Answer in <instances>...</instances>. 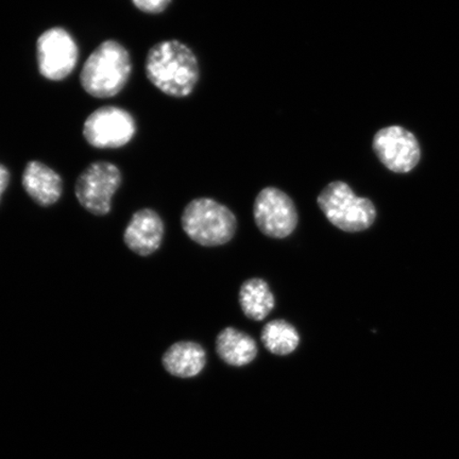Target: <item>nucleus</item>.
<instances>
[{"label": "nucleus", "mask_w": 459, "mask_h": 459, "mask_svg": "<svg viewBox=\"0 0 459 459\" xmlns=\"http://www.w3.org/2000/svg\"><path fill=\"white\" fill-rule=\"evenodd\" d=\"M132 60L127 48L115 39H107L86 59L80 83L90 96L108 100L117 96L129 82Z\"/></svg>", "instance_id": "f03ea898"}, {"label": "nucleus", "mask_w": 459, "mask_h": 459, "mask_svg": "<svg viewBox=\"0 0 459 459\" xmlns=\"http://www.w3.org/2000/svg\"><path fill=\"white\" fill-rule=\"evenodd\" d=\"M261 341L269 352L285 357L299 346L300 335L294 325L283 319H277L264 326Z\"/></svg>", "instance_id": "2eb2a0df"}, {"label": "nucleus", "mask_w": 459, "mask_h": 459, "mask_svg": "<svg viewBox=\"0 0 459 459\" xmlns=\"http://www.w3.org/2000/svg\"><path fill=\"white\" fill-rule=\"evenodd\" d=\"M145 73L149 82L174 99L191 95L200 78L196 55L177 39L160 42L149 49Z\"/></svg>", "instance_id": "f257e3e1"}, {"label": "nucleus", "mask_w": 459, "mask_h": 459, "mask_svg": "<svg viewBox=\"0 0 459 459\" xmlns=\"http://www.w3.org/2000/svg\"><path fill=\"white\" fill-rule=\"evenodd\" d=\"M82 134L89 145L99 149L122 148L134 139L136 123L123 108L105 106L85 119Z\"/></svg>", "instance_id": "423d86ee"}, {"label": "nucleus", "mask_w": 459, "mask_h": 459, "mask_svg": "<svg viewBox=\"0 0 459 459\" xmlns=\"http://www.w3.org/2000/svg\"><path fill=\"white\" fill-rule=\"evenodd\" d=\"M122 181V171L117 165L108 160H97L79 175L74 195L89 213L105 216L112 210V199Z\"/></svg>", "instance_id": "39448f33"}, {"label": "nucleus", "mask_w": 459, "mask_h": 459, "mask_svg": "<svg viewBox=\"0 0 459 459\" xmlns=\"http://www.w3.org/2000/svg\"><path fill=\"white\" fill-rule=\"evenodd\" d=\"M10 183V171L5 166L0 163V201L5 189L8 188Z\"/></svg>", "instance_id": "f3484780"}, {"label": "nucleus", "mask_w": 459, "mask_h": 459, "mask_svg": "<svg viewBox=\"0 0 459 459\" xmlns=\"http://www.w3.org/2000/svg\"><path fill=\"white\" fill-rule=\"evenodd\" d=\"M164 231V222L157 212L142 209L132 215L125 230L124 242L137 255H152L162 245Z\"/></svg>", "instance_id": "9d476101"}, {"label": "nucleus", "mask_w": 459, "mask_h": 459, "mask_svg": "<svg viewBox=\"0 0 459 459\" xmlns=\"http://www.w3.org/2000/svg\"><path fill=\"white\" fill-rule=\"evenodd\" d=\"M79 48L72 34L62 27L44 31L37 41L39 72L50 82L70 77L77 66Z\"/></svg>", "instance_id": "0eeeda50"}, {"label": "nucleus", "mask_w": 459, "mask_h": 459, "mask_svg": "<svg viewBox=\"0 0 459 459\" xmlns=\"http://www.w3.org/2000/svg\"><path fill=\"white\" fill-rule=\"evenodd\" d=\"M239 304L247 318L262 321L272 313L275 301L266 281L254 278L240 286Z\"/></svg>", "instance_id": "4468645a"}, {"label": "nucleus", "mask_w": 459, "mask_h": 459, "mask_svg": "<svg viewBox=\"0 0 459 459\" xmlns=\"http://www.w3.org/2000/svg\"><path fill=\"white\" fill-rule=\"evenodd\" d=\"M22 185L28 196L43 208L56 204L63 193L61 176L39 160L28 162L22 172Z\"/></svg>", "instance_id": "9b49d317"}, {"label": "nucleus", "mask_w": 459, "mask_h": 459, "mask_svg": "<svg viewBox=\"0 0 459 459\" xmlns=\"http://www.w3.org/2000/svg\"><path fill=\"white\" fill-rule=\"evenodd\" d=\"M317 204L326 220L343 232H361L376 221L372 201L357 196L342 181L329 183L319 194Z\"/></svg>", "instance_id": "20e7f679"}, {"label": "nucleus", "mask_w": 459, "mask_h": 459, "mask_svg": "<svg viewBox=\"0 0 459 459\" xmlns=\"http://www.w3.org/2000/svg\"><path fill=\"white\" fill-rule=\"evenodd\" d=\"M183 231L204 247L225 245L238 230L232 211L210 198H197L189 203L181 216Z\"/></svg>", "instance_id": "7ed1b4c3"}, {"label": "nucleus", "mask_w": 459, "mask_h": 459, "mask_svg": "<svg viewBox=\"0 0 459 459\" xmlns=\"http://www.w3.org/2000/svg\"><path fill=\"white\" fill-rule=\"evenodd\" d=\"M162 364L169 375L180 378H191L198 376L204 369L205 350L197 342H178L166 350Z\"/></svg>", "instance_id": "f8f14e48"}, {"label": "nucleus", "mask_w": 459, "mask_h": 459, "mask_svg": "<svg viewBox=\"0 0 459 459\" xmlns=\"http://www.w3.org/2000/svg\"><path fill=\"white\" fill-rule=\"evenodd\" d=\"M216 352L226 364L243 367L255 359L257 344L254 338L246 333L226 328L217 335Z\"/></svg>", "instance_id": "ddd939ff"}, {"label": "nucleus", "mask_w": 459, "mask_h": 459, "mask_svg": "<svg viewBox=\"0 0 459 459\" xmlns=\"http://www.w3.org/2000/svg\"><path fill=\"white\" fill-rule=\"evenodd\" d=\"M254 216L260 231L272 238H289L299 220L294 201L281 189L272 186L258 193Z\"/></svg>", "instance_id": "6e6552de"}, {"label": "nucleus", "mask_w": 459, "mask_h": 459, "mask_svg": "<svg viewBox=\"0 0 459 459\" xmlns=\"http://www.w3.org/2000/svg\"><path fill=\"white\" fill-rule=\"evenodd\" d=\"M137 10L146 14H160L169 7L171 0H132Z\"/></svg>", "instance_id": "dca6fc26"}, {"label": "nucleus", "mask_w": 459, "mask_h": 459, "mask_svg": "<svg viewBox=\"0 0 459 459\" xmlns=\"http://www.w3.org/2000/svg\"><path fill=\"white\" fill-rule=\"evenodd\" d=\"M372 147L381 163L397 174H406L414 169L421 158L416 136L400 126H390L377 131L373 137Z\"/></svg>", "instance_id": "1a4fd4ad"}]
</instances>
